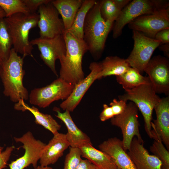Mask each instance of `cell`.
I'll return each mask as SVG.
<instances>
[{
  "instance_id": "cell-36",
  "label": "cell",
  "mask_w": 169,
  "mask_h": 169,
  "mask_svg": "<svg viewBox=\"0 0 169 169\" xmlns=\"http://www.w3.org/2000/svg\"><path fill=\"white\" fill-rule=\"evenodd\" d=\"M154 39L160 42V45L169 43V28L158 32L155 35Z\"/></svg>"
},
{
  "instance_id": "cell-30",
  "label": "cell",
  "mask_w": 169,
  "mask_h": 169,
  "mask_svg": "<svg viewBox=\"0 0 169 169\" xmlns=\"http://www.w3.org/2000/svg\"><path fill=\"white\" fill-rule=\"evenodd\" d=\"M150 150L161 161V169H169V151L161 141L154 140Z\"/></svg>"
},
{
  "instance_id": "cell-38",
  "label": "cell",
  "mask_w": 169,
  "mask_h": 169,
  "mask_svg": "<svg viewBox=\"0 0 169 169\" xmlns=\"http://www.w3.org/2000/svg\"><path fill=\"white\" fill-rule=\"evenodd\" d=\"M117 7L122 10L131 1L130 0H113Z\"/></svg>"
},
{
  "instance_id": "cell-8",
  "label": "cell",
  "mask_w": 169,
  "mask_h": 169,
  "mask_svg": "<svg viewBox=\"0 0 169 169\" xmlns=\"http://www.w3.org/2000/svg\"><path fill=\"white\" fill-rule=\"evenodd\" d=\"M138 109L132 102L127 104L126 108L121 114L110 119L111 124L120 128L123 136L122 140L123 148L127 151L130 149L134 137L140 142L144 143L140 133L138 121Z\"/></svg>"
},
{
  "instance_id": "cell-23",
  "label": "cell",
  "mask_w": 169,
  "mask_h": 169,
  "mask_svg": "<svg viewBox=\"0 0 169 169\" xmlns=\"http://www.w3.org/2000/svg\"><path fill=\"white\" fill-rule=\"evenodd\" d=\"M83 1L51 0V3L61 16L65 31H68L71 27L77 11L81 7Z\"/></svg>"
},
{
  "instance_id": "cell-3",
  "label": "cell",
  "mask_w": 169,
  "mask_h": 169,
  "mask_svg": "<svg viewBox=\"0 0 169 169\" xmlns=\"http://www.w3.org/2000/svg\"><path fill=\"white\" fill-rule=\"evenodd\" d=\"M64 36L66 52L64 58L60 61L59 78L75 85L84 78L82 59L88 49L83 39L75 38L67 31Z\"/></svg>"
},
{
  "instance_id": "cell-18",
  "label": "cell",
  "mask_w": 169,
  "mask_h": 169,
  "mask_svg": "<svg viewBox=\"0 0 169 169\" xmlns=\"http://www.w3.org/2000/svg\"><path fill=\"white\" fill-rule=\"evenodd\" d=\"M100 150L109 155L117 167L120 169H136L123 148L122 140L116 137L108 139L99 146Z\"/></svg>"
},
{
  "instance_id": "cell-41",
  "label": "cell",
  "mask_w": 169,
  "mask_h": 169,
  "mask_svg": "<svg viewBox=\"0 0 169 169\" xmlns=\"http://www.w3.org/2000/svg\"><path fill=\"white\" fill-rule=\"evenodd\" d=\"M6 18L5 13L0 6V19L2 18Z\"/></svg>"
},
{
  "instance_id": "cell-2",
  "label": "cell",
  "mask_w": 169,
  "mask_h": 169,
  "mask_svg": "<svg viewBox=\"0 0 169 169\" xmlns=\"http://www.w3.org/2000/svg\"><path fill=\"white\" fill-rule=\"evenodd\" d=\"M23 59L12 48L9 58L3 61L0 66V78L3 86V94L16 103L28 99V91L23 83L25 73Z\"/></svg>"
},
{
  "instance_id": "cell-27",
  "label": "cell",
  "mask_w": 169,
  "mask_h": 169,
  "mask_svg": "<svg viewBox=\"0 0 169 169\" xmlns=\"http://www.w3.org/2000/svg\"><path fill=\"white\" fill-rule=\"evenodd\" d=\"M4 18L0 19V58L3 61L7 60L9 58L13 46Z\"/></svg>"
},
{
  "instance_id": "cell-13",
  "label": "cell",
  "mask_w": 169,
  "mask_h": 169,
  "mask_svg": "<svg viewBox=\"0 0 169 169\" xmlns=\"http://www.w3.org/2000/svg\"><path fill=\"white\" fill-rule=\"evenodd\" d=\"M51 1L41 5L38 10L39 20L37 26L41 38H53L64 35L65 31L63 21L59 18V13Z\"/></svg>"
},
{
  "instance_id": "cell-14",
  "label": "cell",
  "mask_w": 169,
  "mask_h": 169,
  "mask_svg": "<svg viewBox=\"0 0 169 169\" xmlns=\"http://www.w3.org/2000/svg\"><path fill=\"white\" fill-rule=\"evenodd\" d=\"M156 93L169 94V60L158 55L151 58L144 70Z\"/></svg>"
},
{
  "instance_id": "cell-39",
  "label": "cell",
  "mask_w": 169,
  "mask_h": 169,
  "mask_svg": "<svg viewBox=\"0 0 169 169\" xmlns=\"http://www.w3.org/2000/svg\"><path fill=\"white\" fill-rule=\"evenodd\" d=\"M159 49L163 51L167 58L169 57V43L160 45L159 46Z\"/></svg>"
},
{
  "instance_id": "cell-6",
  "label": "cell",
  "mask_w": 169,
  "mask_h": 169,
  "mask_svg": "<svg viewBox=\"0 0 169 169\" xmlns=\"http://www.w3.org/2000/svg\"><path fill=\"white\" fill-rule=\"evenodd\" d=\"M169 7L166 0H133L125 7L115 20L112 37L116 39L121 35L125 26L141 16L154 13Z\"/></svg>"
},
{
  "instance_id": "cell-17",
  "label": "cell",
  "mask_w": 169,
  "mask_h": 169,
  "mask_svg": "<svg viewBox=\"0 0 169 169\" xmlns=\"http://www.w3.org/2000/svg\"><path fill=\"white\" fill-rule=\"evenodd\" d=\"M144 143L134 137L127 153L136 169H161V161L155 156L149 154Z\"/></svg>"
},
{
  "instance_id": "cell-19",
  "label": "cell",
  "mask_w": 169,
  "mask_h": 169,
  "mask_svg": "<svg viewBox=\"0 0 169 169\" xmlns=\"http://www.w3.org/2000/svg\"><path fill=\"white\" fill-rule=\"evenodd\" d=\"M70 147L66 134L58 132L46 144L39 160L40 166H48L55 163Z\"/></svg>"
},
{
  "instance_id": "cell-31",
  "label": "cell",
  "mask_w": 169,
  "mask_h": 169,
  "mask_svg": "<svg viewBox=\"0 0 169 169\" xmlns=\"http://www.w3.org/2000/svg\"><path fill=\"white\" fill-rule=\"evenodd\" d=\"M69 147L65 156L63 169H76L82 159L81 151L79 148Z\"/></svg>"
},
{
  "instance_id": "cell-12",
  "label": "cell",
  "mask_w": 169,
  "mask_h": 169,
  "mask_svg": "<svg viewBox=\"0 0 169 169\" xmlns=\"http://www.w3.org/2000/svg\"><path fill=\"white\" fill-rule=\"evenodd\" d=\"M13 138L16 142L23 144L21 147L25 150V152L23 156L8 165L10 169H24L31 164L34 168H36L46 144L40 140L36 139L30 131L21 137H14Z\"/></svg>"
},
{
  "instance_id": "cell-5",
  "label": "cell",
  "mask_w": 169,
  "mask_h": 169,
  "mask_svg": "<svg viewBox=\"0 0 169 169\" xmlns=\"http://www.w3.org/2000/svg\"><path fill=\"white\" fill-rule=\"evenodd\" d=\"M125 92L123 95L119 96V100H130L136 105L143 116L145 130L149 137L152 138V114L154 107L161 98L156 94L151 83Z\"/></svg>"
},
{
  "instance_id": "cell-40",
  "label": "cell",
  "mask_w": 169,
  "mask_h": 169,
  "mask_svg": "<svg viewBox=\"0 0 169 169\" xmlns=\"http://www.w3.org/2000/svg\"><path fill=\"white\" fill-rule=\"evenodd\" d=\"M34 169H53L52 167L46 166H38Z\"/></svg>"
},
{
  "instance_id": "cell-34",
  "label": "cell",
  "mask_w": 169,
  "mask_h": 169,
  "mask_svg": "<svg viewBox=\"0 0 169 169\" xmlns=\"http://www.w3.org/2000/svg\"><path fill=\"white\" fill-rule=\"evenodd\" d=\"M14 146H12L7 147L5 150L0 153V169L7 167V165L9 161Z\"/></svg>"
},
{
  "instance_id": "cell-20",
  "label": "cell",
  "mask_w": 169,
  "mask_h": 169,
  "mask_svg": "<svg viewBox=\"0 0 169 169\" xmlns=\"http://www.w3.org/2000/svg\"><path fill=\"white\" fill-rule=\"evenodd\" d=\"M54 109L57 113L56 116L64 122L67 128V131L65 134L70 147L80 148L88 144H92L90 137L75 124L69 111L65 110L62 113L57 108Z\"/></svg>"
},
{
  "instance_id": "cell-11",
  "label": "cell",
  "mask_w": 169,
  "mask_h": 169,
  "mask_svg": "<svg viewBox=\"0 0 169 169\" xmlns=\"http://www.w3.org/2000/svg\"><path fill=\"white\" fill-rule=\"evenodd\" d=\"M129 28L154 39L159 32L169 28V7L150 14L141 16L128 24Z\"/></svg>"
},
{
  "instance_id": "cell-29",
  "label": "cell",
  "mask_w": 169,
  "mask_h": 169,
  "mask_svg": "<svg viewBox=\"0 0 169 169\" xmlns=\"http://www.w3.org/2000/svg\"><path fill=\"white\" fill-rule=\"evenodd\" d=\"M100 12L103 19L114 23L120 15L121 10L115 5L113 0H99Z\"/></svg>"
},
{
  "instance_id": "cell-1",
  "label": "cell",
  "mask_w": 169,
  "mask_h": 169,
  "mask_svg": "<svg viewBox=\"0 0 169 169\" xmlns=\"http://www.w3.org/2000/svg\"><path fill=\"white\" fill-rule=\"evenodd\" d=\"M113 23L105 21L102 17L99 0L97 1L87 14L83 27V40L88 51L96 60L102 55Z\"/></svg>"
},
{
  "instance_id": "cell-16",
  "label": "cell",
  "mask_w": 169,
  "mask_h": 169,
  "mask_svg": "<svg viewBox=\"0 0 169 169\" xmlns=\"http://www.w3.org/2000/svg\"><path fill=\"white\" fill-rule=\"evenodd\" d=\"M90 70L89 74L83 80L75 85L69 96L60 105L63 110L73 112L80 102L83 96L97 77L101 69L100 62L96 61L90 64Z\"/></svg>"
},
{
  "instance_id": "cell-25",
  "label": "cell",
  "mask_w": 169,
  "mask_h": 169,
  "mask_svg": "<svg viewBox=\"0 0 169 169\" xmlns=\"http://www.w3.org/2000/svg\"><path fill=\"white\" fill-rule=\"evenodd\" d=\"M116 76L117 82L122 85L125 90L151 83L148 76H142L138 71L131 67L123 74Z\"/></svg>"
},
{
  "instance_id": "cell-4",
  "label": "cell",
  "mask_w": 169,
  "mask_h": 169,
  "mask_svg": "<svg viewBox=\"0 0 169 169\" xmlns=\"http://www.w3.org/2000/svg\"><path fill=\"white\" fill-rule=\"evenodd\" d=\"M10 35L13 48L24 58H33V45L29 39L31 29L38 25L39 15L37 13H18L4 18Z\"/></svg>"
},
{
  "instance_id": "cell-26",
  "label": "cell",
  "mask_w": 169,
  "mask_h": 169,
  "mask_svg": "<svg viewBox=\"0 0 169 169\" xmlns=\"http://www.w3.org/2000/svg\"><path fill=\"white\" fill-rule=\"evenodd\" d=\"M96 2L97 0H83L81 7L77 11L71 27L67 31L75 38L83 39V27L86 16Z\"/></svg>"
},
{
  "instance_id": "cell-15",
  "label": "cell",
  "mask_w": 169,
  "mask_h": 169,
  "mask_svg": "<svg viewBox=\"0 0 169 169\" xmlns=\"http://www.w3.org/2000/svg\"><path fill=\"white\" fill-rule=\"evenodd\" d=\"M156 119L151 122L152 138L161 141L169 150V97L161 99L154 108Z\"/></svg>"
},
{
  "instance_id": "cell-28",
  "label": "cell",
  "mask_w": 169,
  "mask_h": 169,
  "mask_svg": "<svg viewBox=\"0 0 169 169\" xmlns=\"http://www.w3.org/2000/svg\"><path fill=\"white\" fill-rule=\"evenodd\" d=\"M0 6L4 11L6 18L18 13H30L23 0H0Z\"/></svg>"
},
{
  "instance_id": "cell-9",
  "label": "cell",
  "mask_w": 169,
  "mask_h": 169,
  "mask_svg": "<svg viewBox=\"0 0 169 169\" xmlns=\"http://www.w3.org/2000/svg\"><path fill=\"white\" fill-rule=\"evenodd\" d=\"M132 38L134 41L133 49L126 59L131 67L141 74L150 60L155 50L160 45V42L148 37L141 33L133 30Z\"/></svg>"
},
{
  "instance_id": "cell-22",
  "label": "cell",
  "mask_w": 169,
  "mask_h": 169,
  "mask_svg": "<svg viewBox=\"0 0 169 169\" xmlns=\"http://www.w3.org/2000/svg\"><path fill=\"white\" fill-rule=\"evenodd\" d=\"M82 156L88 160L98 169H117L112 158L105 153L88 144L79 148Z\"/></svg>"
},
{
  "instance_id": "cell-37",
  "label": "cell",
  "mask_w": 169,
  "mask_h": 169,
  "mask_svg": "<svg viewBox=\"0 0 169 169\" xmlns=\"http://www.w3.org/2000/svg\"><path fill=\"white\" fill-rule=\"evenodd\" d=\"M76 169H98L87 159H82Z\"/></svg>"
},
{
  "instance_id": "cell-32",
  "label": "cell",
  "mask_w": 169,
  "mask_h": 169,
  "mask_svg": "<svg viewBox=\"0 0 169 169\" xmlns=\"http://www.w3.org/2000/svg\"><path fill=\"white\" fill-rule=\"evenodd\" d=\"M126 102L122 100H118L116 99H114L110 103V106L115 116L120 114L124 111L127 106Z\"/></svg>"
},
{
  "instance_id": "cell-45",
  "label": "cell",
  "mask_w": 169,
  "mask_h": 169,
  "mask_svg": "<svg viewBox=\"0 0 169 169\" xmlns=\"http://www.w3.org/2000/svg\"><path fill=\"white\" fill-rule=\"evenodd\" d=\"M0 66H1V65H0Z\"/></svg>"
},
{
  "instance_id": "cell-43",
  "label": "cell",
  "mask_w": 169,
  "mask_h": 169,
  "mask_svg": "<svg viewBox=\"0 0 169 169\" xmlns=\"http://www.w3.org/2000/svg\"><path fill=\"white\" fill-rule=\"evenodd\" d=\"M3 61L2 60V59L0 58V65H1Z\"/></svg>"
},
{
  "instance_id": "cell-42",
  "label": "cell",
  "mask_w": 169,
  "mask_h": 169,
  "mask_svg": "<svg viewBox=\"0 0 169 169\" xmlns=\"http://www.w3.org/2000/svg\"><path fill=\"white\" fill-rule=\"evenodd\" d=\"M3 147L1 146H0V153H1L3 149Z\"/></svg>"
},
{
  "instance_id": "cell-33",
  "label": "cell",
  "mask_w": 169,
  "mask_h": 169,
  "mask_svg": "<svg viewBox=\"0 0 169 169\" xmlns=\"http://www.w3.org/2000/svg\"><path fill=\"white\" fill-rule=\"evenodd\" d=\"M30 13H36L39 7L50 2L51 0H23Z\"/></svg>"
},
{
  "instance_id": "cell-24",
  "label": "cell",
  "mask_w": 169,
  "mask_h": 169,
  "mask_svg": "<svg viewBox=\"0 0 169 169\" xmlns=\"http://www.w3.org/2000/svg\"><path fill=\"white\" fill-rule=\"evenodd\" d=\"M100 63L101 70L97 79L108 76L121 75L131 67L126 59L116 56H107Z\"/></svg>"
},
{
  "instance_id": "cell-44",
  "label": "cell",
  "mask_w": 169,
  "mask_h": 169,
  "mask_svg": "<svg viewBox=\"0 0 169 169\" xmlns=\"http://www.w3.org/2000/svg\"><path fill=\"white\" fill-rule=\"evenodd\" d=\"M117 169H120L117 167Z\"/></svg>"
},
{
  "instance_id": "cell-21",
  "label": "cell",
  "mask_w": 169,
  "mask_h": 169,
  "mask_svg": "<svg viewBox=\"0 0 169 169\" xmlns=\"http://www.w3.org/2000/svg\"><path fill=\"white\" fill-rule=\"evenodd\" d=\"M14 108L16 110L23 111L26 110L30 111L35 118V123L42 125L50 131L53 135L58 133L61 128V125L51 115L40 112L37 108L34 106H29L23 100H21L16 103Z\"/></svg>"
},
{
  "instance_id": "cell-7",
  "label": "cell",
  "mask_w": 169,
  "mask_h": 169,
  "mask_svg": "<svg viewBox=\"0 0 169 169\" xmlns=\"http://www.w3.org/2000/svg\"><path fill=\"white\" fill-rule=\"evenodd\" d=\"M74 86L59 77L49 85L32 90L29 95V102L39 108H45L55 101L66 99Z\"/></svg>"
},
{
  "instance_id": "cell-35",
  "label": "cell",
  "mask_w": 169,
  "mask_h": 169,
  "mask_svg": "<svg viewBox=\"0 0 169 169\" xmlns=\"http://www.w3.org/2000/svg\"><path fill=\"white\" fill-rule=\"evenodd\" d=\"M114 116L111 107L106 104H104L103 110L99 116L100 120L102 121H105L111 119Z\"/></svg>"
},
{
  "instance_id": "cell-10",
  "label": "cell",
  "mask_w": 169,
  "mask_h": 169,
  "mask_svg": "<svg viewBox=\"0 0 169 169\" xmlns=\"http://www.w3.org/2000/svg\"><path fill=\"white\" fill-rule=\"evenodd\" d=\"M33 46H37L40 53V57L44 64L56 76L58 74L55 68V61H59L65 57L66 47L64 35H59L51 38L40 37L30 41Z\"/></svg>"
}]
</instances>
